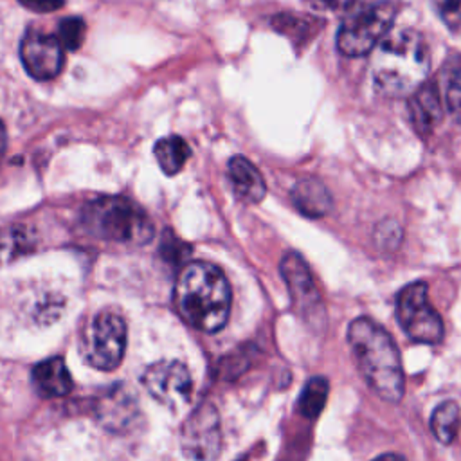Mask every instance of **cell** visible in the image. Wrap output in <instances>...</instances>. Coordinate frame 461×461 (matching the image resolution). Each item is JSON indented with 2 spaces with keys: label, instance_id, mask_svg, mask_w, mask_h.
Listing matches in <instances>:
<instances>
[{
  "label": "cell",
  "instance_id": "cell-1",
  "mask_svg": "<svg viewBox=\"0 0 461 461\" xmlns=\"http://www.w3.org/2000/svg\"><path fill=\"white\" fill-rule=\"evenodd\" d=\"M230 299L229 281L212 263L191 261L176 277V310L200 331L214 333L225 326L230 312Z\"/></svg>",
  "mask_w": 461,
  "mask_h": 461
},
{
  "label": "cell",
  "instance_id": "cell-2",
  "mask_svg": "<svg viewBox=\"0 0 461 461\" xmlns=\"http://www.w3.org/2000/svg\"><path fill=\"white\" fill-rule=\"evenodd\" d=\"M348 342L367 385L382 400L400 402L405 378L400 353L391 335L373 319L358 317L348 328Z\"/></svg>",
  "mask_w": 461,
  "mask_h": 461
},
{
  "label": "cell",
  "instance_id": "cell-3",
  "mask_svg": "<svg viewBox=\"0 0 461 461\" xmlns=\"http://www.w3.org/2000/svg\"><path fill=\"white\" fill-rule=\"evenodd\" d=\"M430 56L425 40L412 29L384 36L371 61V74L378 92L389 97L411 95L427 77Z\"/></svg>",
  "mask_w": 461,
  "mask_h": 461
},
{
  "label": "cell",
  "instance_id": "cell-4",
  "mask_svg": "<svg viewBox=\"0 0 461 461\" xmlns=\"http://www.w3.org/2000/svg\"><path fill=\"white\" fill-rule=\"evenodd\" d=\"M83 223L86 232L108 241L142 245L153 238V223L148 214L122 196H103L90 202L83 211Z\"/></svg>",
  "mask_w": 461,
  "mask_h": 461
},
{
  "label": "cell",
  "instance_id": "cell-5",
  "mask_svg": "<svg viewBox=\"0 0 461 461\" xmlns=\"http://www.w3.org/2000/svg\"><path fill=\"white\" fill-rule=\"evenodd\" d=\"M79 349L92 367L112 371L126 351V322L113 312L94 315L81 331Z\"/></svg>",
  "mask_w": 461,
  "mask_h": 461
},
{
  "label": "cell",
  "instance_id": "cell-6",
  "mask_svg": "<svg viewBox=\"0 0 461 461\" xmlns=\"http://www.w3.org/2000/svg\"><path fill=\"white\" fill-rule=\"evenodd\" d=\"M396 7L391 2H378L351 14L337 32V49L349 58L371 52L393 25Z\"/></svg>",
  "mask_w": 461,
  "mask_h": 461
},
{
  "label": "cell",
  "instance_id": "cell-7",
  "mask_svg": "<svg viewBox=\"0 0 461 461\" xmlns=\"http://www.w3.org/2000/svg\"><path fill=\"white\" fill-rule=\"evenodd\" d=\"M427 294L429 288L421 281L403 286L396 297V317L412 340L434 346L443 339V321Z\"/></svg>",
  "mask_w": 461,
  "mask_h": 461
},
{
  "label": "cell",
  "instance_id": "cell-8",
  "mask_svg": "<svg viewBox=\"0 0 461 461\" xmlns=\"http://www.w3.org/2000/svg\"><path fill=\"white\" fill-rule=\"evenodd\" d=\"M281 276L288 286L297 313L315 330L326 324V310L322 306L321 294L313 283L312 272L308 270L303 258L295 252L286 254L279 265Z\"/></svg>",
  "mask_w": 461,
  "mask_h": 461
},
{
  "label": "cell",
  "instance_id": "cell-9",
  "mask_svg": "<svg viewBox=\"0 0 461 461\" xmlns=\"http://www.w3.org/2000/svg\"><path fill=\"white\" fill-rule=\"evenodd\" d=\"M142 384L149 396L167 409L185 405L193 391L191 373L178 360H160L151 364L142 375Z\"/></svg>",
  "mask_w": 461,
  "mask_h": 461
},
{
  "label": "cell",
  "instance_id": "cell-10",
  "mask_svg": "<svg viewBox=\"0 0 461 461\" xmlns=\"http://www.w3.org/2000/svg\"><path fill=\"white\" fill-rule=\"evenodd\" d=\"M180 447L185 457L214 459L221 447L220 416L211 403L196 407L182 425Z\"/></svg>",
  "mask_w": 461,
  "mask_h": 461
},
{
  "label": "cell",
  "instance_id": "cell-11",
  "mask_svg": "<svg viewBox=\"0 0 461 461\" xmlns=\"http://www.w3.org/2000/svg\"><path fill=\"white\" fill-rule=\"evenodd\" d=\"M20 58L27 74L47 81L56 77L63 67V45L54 36L27 32L20 43Z\"/></svg>",
  "mask_w": 461,
  "mask_h": 461
},
{
  "label": "cell",
  "instance_id": "cell-12",
  "mask_svg": "<svg viewBox=\"0 0 461 461\" xmlns=\"http://www.w3.org/2000/svg\"><path fill=\"white\" fill-rule=\"evenodd\" d=\"M409 113L414 128L420 133L432 131L443 119L441 101H439V90L436 83L420 85L409 99Z\"/></svg>",
  "mask_w": 461,
  "mask_h": 461
},
{
  "label": "cell",
  "instance_id": "cell-13",
  "mask_svg": "<svg viewBox=\"0 0 461 461\" xmlns=\"http://www.w3.org/2000/svg\"><path fill=\"white\" fill-rule=\"evenodd\" d=\"M32 385L38 391V394L45 398H59L70 393L72 389V378L70 373L59 357H52L47 360H41L32 367Z\"/></svg>",
  "mask_w": 461,
  "mask_h": 461
},
{
  "label": "cell",
  "instance_id": "cell-14",
  "mask_svg": "<svg viewBox=\"0 0 461 461\" xmlns=\"http://www.w3.org/2000/svg\"><path fill=\"white\" fill-rule=\"evenodd\" d=\"M229 180L238 198L247 203H258L267 194V185L259 171L254 164H250L245 157L236 155L229 160Z\"/></svg>",
  "mask_w": 461,
  "mask_h": 461
},
{
  "label": "cell",
  "instance_id": "cell-15",
  "mask_svg": "<svg viewBox=\"0 0 461 461\" xmlns=\"http://www.w3.org/2000/svg\"><path fill=\"white\" fill-rule=\"evenodd\" d=\"M292 202L299 212L310 218H321L331 209L330 191L315 178L299 180L292 189Z\"/></svg>",
  "mask_w": 461,
  "mask_h": 461
},
{
  "label": "cell",
  "instance_id": "cell-16",
  "mask_svg": "<svg viewBox=\"0 0 461 461\" xmlns=\"http://www.w3.org/2000/svg\"><path fill=\"white\" fill-rule=\"evenodd\" d=\"M155 158L166 175H176L187 162L191 149L187 142L178 135H167L155 142Z\"/></svg>",
  "mask_w": 461,
  "mask_h": 461
},
{
  "label": "cell",
  "instance_id": "cell-17",
  "mask_svg": "<svg viewBox=\"0 0 461 461\" xmlns=\"http://www.w3.org/2000/svg\"><path fill=\"white\" fill-rule=\"evenodd\" d=\"M461 425L459 405L452 400L439 403L430 416V430L434 438L445 445L452 443Z\"/></svg>",
  "mask_w": 461,
  "mask_h": 461
},
{
  "label": "cell",
  "instance_id": "cell-18",
  "mask_svg": "<svg viewBox=\"0 0 461 461\" xmlns=\"http://www.w3.org/2000/svg\"><path fill=\"white\" fill-rule=\"evenodd\" d=\"M328 400V380L322 376H313L303 387L299 396V411L304 418H317Z\"/></svg>",
  "mask_w": 461,
  "mask_h": 461
},
{
  "label": "cell",
  "instance_id": "cell-19",
  "mask_svg": "<svg viewBox=\"0 0 461 461\" xmlns=\"http://www.w3.org/2000/svg\"><path fill=\"white\" fill-rule=\"evenodd\" d=\"M29 234L20 227L0 229V263L11 261L29 250Z\"/></svg>",
  "mask_w": 461,
  "mask_h": 461
},
{
  "label": "cell",
  "instance_id": "cell-20",
  "mask_svg": "<svg viewBox=\"0 0 461 461\" xmlns=\"http://www.w3.org/2000/svg\"><path fill=\"white\" fill-rule=\"evenodd\" d=\"M445 101L448 112L461 121V58H456L445 70Z\"/></svg>",
  "mask_w": 461,
  "mask_h": 461
},
{
  "label": "cell",
  "instance_id": "cell-21",
  "mask_svg": "<svg viewBox=\"0 0 461 461\" xmlns=\"http://www.w3.org/2000/svg\"><path fill=\"white\" fill-rule=\"evenodd\" d=\"M59 36L58 40L61 41L63 47H67L68 50H76L81 47L83 40H85V32H86V25L83 22V18L79 16H68L63 18L58 29Z\"/></svg>",
  "mask_w": 461,
  "mask_h": 461
},
{
  "label": "cell",
  "instance_id": "cell-22",
  "mask_svg": "<svg viewBox=\"0 0 461 461\" xmlns=\"http://www.w3.org/2000/svg\"><path fill=\"white\" fill-rule=\"evenodd\" d=\"M441 20L456 29L461 23V0H430Z\"/></svg>",
  "mask_w": 461,
  "mask_h": 461
},
{
  "label": "cell",
  "instance_id": "cell-23",
  "mask_svg": "<svg viewBox=\"0 0 461 461\" xmlns=\"http://www.w3.org/2000/svg\"><path fill=\"white\" fill-rule=\"evenodd\" d=\"M169 250L173 252V256H171L173 259H169V261H178L180 258L189 254V247L167 232V234H164V240H162V254H166Z\"/></svg>",
  "mask_w": 461,
  "mask_h": 461
},
{
  "label": "cell",
  "instance_id": "cell-24",
  "mask_svg": "<svg viewBox=\"0 0 461 461\" xmlns=\"http://www.w3.org/2000/svg\"><path fill=\"white\" fill-rule=\"evenodd\" d=\"M312 7L322 9V11H344L349 7H355L366 0H308Z\"/></svg>",
  "mask_w": 461,
  "mask_h": 461
},
{
  "label": "cell",
  "instance_id": "cell-25",
  "mask_svg": "<svg viewBox=\"0 0 461 461\" xmlns=\"http://www.w3.org/2000/svg\"><path fill=\"white\" fill-rule=\"evenodd\" d=\"M23 7L36 11V13H52L63 7L65 0H18Z\"/></svg>",
  "mask_w": 461,
  "mask_h": 461
},
{
  "label": "cell",
  "instance_id": "cell-26",
  "mask_svg": "<svg viewBox=\"0 0 461 461\" xmlns=\"http://www.w3.org/2000/svg\"><path fill=\"white\" fill-rule=\"evenodd\" d=\"M5 142H7L5 126H4V122H0V158L4 157V151H5Z\"/></svg>",
  "mask_w": 461,
  "mask_h": 461
}]
</instances>
